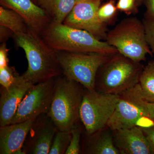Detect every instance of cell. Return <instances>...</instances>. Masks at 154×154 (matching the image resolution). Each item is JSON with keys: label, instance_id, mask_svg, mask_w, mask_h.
I'll list each match as a JSON object with an SVG mask.
<instances>
[{"label": "cell", "instance_id": "obj_3", "mask_svg": "<svg viewBox=\"0 0 154 154\" xmlns=\"http://www.w3.org/2000/svg\"><path fill=\"white\" fill-rule=\"evenodd\" d=\"M84 88L63 75L57 78L52 102L48 114L58 129L70 131L79 124Z\"/></svg>", "mask_w": 154, "mask_h": 154}, {"label": "cell", "instance_id": "obj_32", "mask_svg": "<svg viewBox=\"0 0 154 154\" xmlns=\"http://www.w3.org/2000/svg\"><path fill=\"white\" fill-rule=\"evenodd\" d=\"M34 3H36V4H37V0H32Z\"/></svg>", "mask_w": 154, "mask_h": 154}, {"label": "cell", "instance_id": "obj_30", "mask_svg": "<svg viewBox=\"0 0 154 154\" xmlns=\"http://www.w3.org/2000/svg\"><path fill=\"white\" fill-rule=\"evenodd\" d=\"M149 119L154 122V103H147Z\"/></svg>", "mask_w": 154, "mask_h": 154}, {"label": "cell", "instance_id": "obj_29", "mask_svg": "<svg viewBox=\"0 0 154 154\" xmlns=\"http://www.w3.org/2000/svg\"><path fill=\"white\" fill-rule=\"evenodd\" d=\"M146 8V18L147 19H154V0H145Z\"/></svg>", "mask_w": 154, "mask_h": 154}, {"label": "cell", "instance_id": "obj_17", "mask_svg": "<svg viewBox=\"0 0 154 154\" xmlns=\"http://www.w3.org/2000/svg\"><path fill=\"white\" fill-rule=\"evenodd\" d=\"M75 0H37V5L49 15L52 22L63 23L75 5Z\"/></svg>", "mask_w": 154, "mask_h": 154}, {"label": "cell", "instance_id": "obj_23", "mask_svg": "<svg viewBox=\"0 0 154 154\" xmlns=\"http://www.w3.org/2000/svg\"><path fill=\"white\" fill-rule=\"evenodd\" d=\"M117 10L114 1L110 0L108 2L100 6L98 11V17L102 22L105 23L115 15Z\"/></svg>", "mask_w": 154, "mask_h": 154}, {"label": "cell", "instance_id": "obj_2", "mask_svg": "<svg viewBox=\"0 0 154 154\" xmlns=\"http://www.w3.org/2000/svg\"><path fill=\"white\" fill-rule=\"evenodd\" d=\"M41 36L50 47L56 51L96 52L110 56L119 53L107 42L101 41L86 30L63 23L51 22Z\"/></svg>", "mask_w": 154, "mask_h": 154}, {"label": "cell", "instance_id": "obj_18", "mask_svg": "<svg viewBox=\"0 0 154 154\" xmlns=\"http://www.w3.org/2000/svg\"><path fill=\"white\" fill-rule=\"evenodd\" d=\"M0 25L11 29L14 34L25 33L30 28L24 19L12 9L0 7Z\"/></svg>", "mask_w": 154, "mask_h": 154}, {"label": "cell", "instance_id": "obj_4", "mask_svg": "<svg viewBox=\"0 0 154 154\" xmlns=\"http://www.w3.org/2000/svg\"><path fill=\"white\" fill-rule=\"evenodd\" d=\"M144 66L119 53L112 56L99 69L95 90L119 95L138 84Z\"/></svg>", "mask_w": 154, "mask_h": 154}, {"label": "cell", "instance_id": "obj_14", "mask_svg": "<svg viewBox=\"0 0 154 154\" xmlns=\"http://www.w3.org/2000/svg\"><path fill=\"white\" fill-rule=\"evenodd\" d=\"M116 146L122 154H152L141 127L135 126L112 131Z\"/></svg>", "mask_w": 154, "mask_h": 154}, {"label": "cell", "instance_id": "obj_20", "mask_svg": "<svg viewBox=\"0 0 154 154\" xmlns=\"http://www.w3.org/2000/svg\"><path fill=\"white\" fill-rule=\"evenodd\" d=\"M71 138V133L58 130L54 138L49 154H65Z\"/></svg>", "mask_w": 154, "mask_h": 154}, {"label": "cell", "instance_id": "obj_1", "mask_svg": "<svg viewBox=\"0 0 154 154\" xmlns=\"http://www.w3.org/2000/svg\"><path fill=\"white\" fill-rule=\"evenodd\" d=\"M15 45L25 51L28 62L23 76L33 84L45 82L63 75L57 52L41 36L29 30L27 33L14 34Z\"/></svg>", "mask_w": 154, "mask_h": 154}, {"label": "cell", "instance_id": "obj_19", "mask_svg": "<svg viewBox=\"0 0 154 154\" xmlns=\"http://www.w3.org/2000/svg\"><path fill=\"white\" fill-rule=\"evenodd\" d=\"M138 83L145 100L154 103V60L144 67Z\"/></svg>", "mask_w": 154, "mask_h": 154}, {"label": "cell", "instance_id": "obj_33", "mask_svg": "<svg viewBox=\"0 0 154 154\" xmlns=\"http://www.w3.org/2000/svg\"><path fill=\"white\" fill-rule=\"evenodd\" d=\"M113 1H114V0H113Z\"/></svg>", "mask_w": 154, "mask_h": 154}, {"label": "cell", "instance_id": "obj_21", "mask_svg": "<svg viewBox=\"0 0 154 154\" xmlns=\"http://www.w3.org/2000/svg\"><path fill=\"white\" fill-rule=\"evenodd\" d=\"M71 133L70 142L65 154H80L81 153L80 141L82 133V127L79 123L72 128L71 130Z\"/></svg>", "mask_w": 154, "mask_h": 154}, {"label": "cell", "instance_id": "obj_13", "mask_svg": "<svg viewBox=\"0 0 154 154\" xmlns=\"http://www.w3.org/2000/svg\"><path fill=\"white\" fill-rule=\"evenodd\" d=\"M0 3L1 6L18 13L30 30L40 36L52 22L45 10L32 0H0Z\"/></svg>", "mask_w": 154, "mask_h": 154}, {"label": "cell", "instance_id": "obj_16", "mask_svg": "<svg viewBox=\"0 0 154 154\" xmlns=\"http://www.w3.org/2000/svg\"><path fill=\"white\" fill-rule=\"evenodd\" d=\"M101 130L90 137L87 153L91 154H118L119 151L113 141V133Z\"/></svg>", "mask_w": 154, "mask_h": 154}, {"label": "cell", "instance_id": "obj_7", "mask_svg": "<svg viewBox=\"0 0 154 154\" xmlns=\"http://www.w3.org/2000/svg\"><path fill=\"white\" fill-rule=\"evenodd\" d=\"M118 97L119 95L84 88L80 118L88 135L94 134L107 126L115 110Z\"/></svg>", "mask_w": 154, "mask_h": 154}, {"label": "cell", "instance_id": "obj_10", "mask_svg": "<svg viewBox=\"0 0 154 154\" xmlns=\"http://www.w3.org/2000/svg\"><path fill=\"white\" fill-rule=\"evenodd\" d=\"M101 4V0H87L76 3L63 23L72 28L86 30L99 40L106 37L105 23L98 17Z\"/></svg>", "mask_w": 154, "mask_h": 154}, {"label": "cell", "instance_id": "obj_24", "mask_svg": "<svg viewBox=\"0 0 154 154\" xmlns=\"http://www.w3.org/2000/svg\"><path fill=\"white\" fill-rule=\"evenodd\" d=\"M143 24L147 42L154 54V19H146Z\"/></svg>", "mask_w": 154, "mask_h": 154}, {"label": "cell", "instance_id": "obj_22", "mask_svg": "<svg viewBox=\"0 0 154 154\" xmlns=\"http://www.w3.org/2000/svg\"><path fill=\"white\" fill-rule=\"evenodd\" d=\"M14 67L7 66L0 68V84L1 87L8 88L14 82L17 75Z\"/></svg>", "mask_w": 154, "mask_h": 154}, {"label": "cell", "instance_id": "obj_15", "mask_svg": "<svg viewBox=\"0 0 154 154\" xmlns=\"http://www.w3.org/2000/svg\"><path fill=\"white\" fill-rule=\"evenodd\" d=\"M36 118L0 126V154H24L23 145Z\"/></svg>", "mask_w": 154, "mask_h": 154}, {"label": "cell", "instance_id": "obj_26", "mask_svg": "<svg viewBox=\"0 0 154 154\" xmlns=\"http://www.w3.org/2000/svg\"><path fill=\"white\" fill-rule=\"evenodd\" d=\"M9 50L10 49L7 47L6 42L1 43L0 46V68L8 66Z\"/></svg>", "mask_w": 154, "mask_h": 154}, {"label": "cell", "instance_id": "obj_12", "mask_svg": "<svg viewBox=\"0 0 154 154\" xmlns=\"http://www.w3.org/2000/svg\"><path fill=\"white\" fill-rule=\"evenodd\" d=\"M33 84L22 75H17L8 88H0V126L11 124L19 104Z\"/></svg>", "mask_w": 154, "mask_h": 154}, {"label": "cell", "instance_id": "obj_11", "mask_svg": "<svg viewBox=\"0 0 154 154\" xmlns=\"http://www.w3.org/2000/svg\"><path fill=\"white\" fill-rule=\"evenodd\" d=\"M57 127L47 113L35 119L22 147L24 154H49Z\"/></svg>", "mask_w": 154, "mask_h": 154}, {"label": "cell", "instance_id": "obj_25", "mask_svg": "<svg viewBox=\"0 0 154 154\" xmlns=\"http://www.w3.org/2000/svg\"><path fill=\"white\" fill-rule=\"evenodd\" d=\"M135 0H118L116 4L117 10L126 14L131 13L134 10Z\"/></svg>", "mask_w": 154, "mask_h": 154}, {"label": "cell", "instance_id": "obj_34", "mask_svg": "<svg viewBox=\"0 0 154 154\" xmlns=\"http://www.w3.org/2000/svg\"></svg>", "mask_w": 154, "mask_h": 154}, {"label": "cell", "instance_id": "obj_9", "mask_svg": "<svg viewBox=\"0 0 154 154\" xmlns=\"http://www.w3.org/2000/svg\"><path fill=\"white\" fill-rule=\"evenodd\" d=\"M57 78L35 84L27 91L11 124L19 123L48 113L51 105Z\"/></svg>", "mask_w": 154, "mask_h": 154}, {"label": "cell", "instance_id": "obj_27", "mask_svg": "<svg viewBox=\"0 0 154 154\" xmlns=\"http://www.w3.org/2000/svg\"><path fill=\"white\" fill-rule=\"evenodd\" d=\"M141 128L148 142L152 154H154V123L149 126L141 127Z\"/></svg>", "mask_w": 154, "mask_h": 154}, {"label": "cell", "instance_id": "obj_5", "mask_svg": "<svg viewBox=\"0 0 154 154\" xmlns=\"http://www.w3.org/2000/svg\"><path fill=\"white\" fill-rule=\"evenodd\" d=\"M105 38L119 53L136 62L145 60L147 54L153 55L146 38L143 23L136 17L123 19Z\"/></svg>", "mask_w": 154, "mask_h": 154}, {"label": "cell", "instance_id": "obj_28", "mask_svg": "<svg viewBox=\"0 0 154 154\" xmlns=\"http://www.w3.org/2000/svg\"><path fill=\"white\" fill-rule=\"evenodd\" d=\"M14 33L11 29L0 25V42L1 43L6 42L10 38H13Z\"/></svg>", "mask_w": 154, "mask_h": 154}, {"label": "cell", "instance_id": "obj_31", "mask_svg": "<svg viewBox=\"0 0 154 154\" xmlns=\"http://www.w3.org/2000/svg\"><path fill=\"white\" fill-rule=\"evenodd\" d=\"M76 3L79 2H83V1H87V0H75Z\"/></svg>", "mask_w": 154, "mask_h": 154}, {"label": "cell", "instance_id": "obj_8", "mask_svg": "<svg viewBox=\"0 0 154 154\" xmlns=\"http://www.w3.org/2000/svg\"><path fill=\"white\" fill-rule=\"evenodd\" d=\"M147 103L137 84L119 95L115 110L107 123L111 130L140 127L143 120L151 121L149 117Z\"/></svg>", "mask_w": 154, "mask_h": 154}, {"label": "cell", "instance_id": "obj_6", "mask_svg": "<svg viewBox=\"0 0 154 154\" xmlns=\"http://www.w3.org/2000/svg\"><path fill=\"white\" fill-rule=\"evenodd\" d=\"M57 52L63 75L89 90H95L99 69L112 56L96 52Z\"/></svg>", "mask_w": 154, "mask_h": 154}]
</instances>
